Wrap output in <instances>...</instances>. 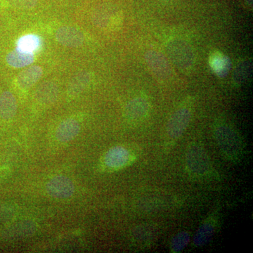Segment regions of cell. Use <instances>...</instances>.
Instances as JSON below:
<instances>
[{"label":"cell","instance_id":"1","mask_svg":"<svg viewBox=\"0 0 253 253\" xmlns=\"http://www.w3.org/2000/svg\"><path fill=\"white\" fill-rule=\"evenodd\" d=\"M213 136L224 158L232 163L241 161L244 154V141L234 126L224 121L213 126Z\"/></svg>","mask_w":253,"mask_h":253},{"label":"cell","instance_id":"2","mask_svg":"<svg viewBox=\"0 0 253 253\" xmlns=\"http://www.w3.org/2000/svg\"><path fill=\"white\" fill-rule=\"evenodd\" d=\"M186 169L190 177L196 180H206L216 176L207 152L199 143H191L186 150Z\"/></svg>","mask_w":253,"mask_h":253},{"label":"cell","instance_id":"3","mask_svg":"<svg viewBox=\"0 0 253 253\" xmlns=\"http://www.w3.org/2000/svg\"><path fill=\"white\" fill-rule=\"evenodd\" d=\"M192 116L189 103L181 105L173 112L166 126V144L172 146L187 129Z\"/></svg>","mask_w":253,"mask_h":253},{"label":"cell","instance_id":"4","mask_svg":"<svg viewBox=\"0 0 253 253\" xmlns=\"http://www.w3.org/2000/svg\"><path fill=\"white\" fill-rule=\"evenodd\" d=\"M139 156V149L126 146H116L105 154L103 164L110 170H118L129 166Z\"/></svg>","mask_w":253,"mask_h":253},{"label":"cell","instance_id":"5","mask_svg":"<svg viewBox=\"0 0 253 253\" xmlns=\"http://www.w3.org/2000/svg\"><path fill=\"white\" fill-rule=\"evenodd\" d=\"M167 51L169 59L179 69L189 71L194 68V51L185 41L175 40L169 42L167 45Z\"/></svg>","mask_w":253,"mask_h":253},{"label":"cell","instance_id":"6","mask_svg":"<svg viewBox=\"0 0 253 253\" xmlns=\"http://www.w3.org/2000/svg\"><path fill=\"white\" fill-rule=\"evenodd\" d=\"M145 61L156 78L166 80L172 75V67L164 54L156 50H149L145 54Z\"/></svg>","mask_w":253,"mask_h":253},{"label":"cell","instance_id":"7","mask_svg":"<svg viewBox=\"0 0 253 253\" xmlns=\"http://www.w3.org/2000/svg\"><path fill=\"white\" fill-rule=\"evenodd\" d=\"M46 189L51 197L59 200L72 197L76 191L73 181L65 175H57L51 178L46 184Z\"/></svg>","mask_w":253,"mask_h":253},{"label":"cell","instance_id":"8","mask_svg":"<svg viewBox=\"0 0 253 253\" xmlns=\"http://www.w3.org/2000/svg\"><path fill=\"white\" fill-rule=\"evenodd\" d=\"M55 38L63 46L71 48L79 47L84 42L83 32L73 26H64L58 28L55 32Z\"/></svg>","mask_w":253,"mask_h":253},{"label":"cell","instance_id":"9","mask_svg":"<svg viewBox=\"0 0 253 253\" xmlns=\"http://www.w3.org/2000/svg\"><path fill=\"white\" fill-rule=\"evenodd\" d=\"M149 110V101L146 98L139 96L128 102L125 109V116L130 122L138 123L148 116Z\"/></svg>","mask_w":253,"mask_h":253},{"label":"cell","instance_id":"10","mask_svg":"<svg viewBox=\"0 0 253 253\" xmlns=\"http://www.w3.org/2000/svg\"><path fill=\"white\" fill-rule=\"evenodd\" d=\"M218 222L219 221L216 214H212L206 218L194 236V245L196 247H201L209 242L217 231Z\"/></svg>","mask_w":253,"mask_h":253},{"label":"cell","instance_id":"11","mask_svg":"<svg viewBox=\"0 0 253 253\" xmlns=\"http://www.w3.org/2000/svg\"><path fill=\"white\" fill-rule=\"evenodd\" d=\"M81 129V124L77 120L68 118L60 123L56 129L55 136L59 142H69L79 134Z\"/></svg>","mask_w":253,"mask_h":253},{"label":"cell","instance_id":"12","mask_svg":"<svg viewBox=\"0 0 253 253\" xmlns=\"http://www.w3.org/2000/svg\"><path fill=\"white\" fill-rule=\"evenodd\" d=\"M43 76V69L40 66H32L21 71L16 78V84L22 90H28L38 83Z\"/></svg>","mask_w":253,"mask_h":253},{"label":"cell","instance_id":"13","mask_svg":"<svg viewBox=\"0 0 253 253\" xmlns=\"http://www.w3.org/2000/svg\"><path fill=\"white\" fill-rule=\"evenodd\" d=\"M18 104L14 94L4 91L0 95V117L4 121L12 120L17 113Z\"/></svg>","mask_w":253,"mask_h":253},{"label":"cell","instance_id":"14","mask_svg":"<svg viewBox=\"0 0 253 253\" xmlns=\"http://www.w3.org/2000/svg\"><path fill=\"white\" fill-rule=\"evenodd\" d=\"M59 92V86L54 83L47 82L43 83L38 88L35 94V97L40 104H51L57 99Z\"/></svg>","mask_w":253,"mask_h":253},{"label":"cell","instance_id":"15","mask_svg":"<svg viewBox=\"0 0 253 253\" xmlns=\"http://www.w3.org/2000/svg\"><path fill=\"white\" fill-rule=\"evenodd\" d=\"M6 61L11 67L22 68L31 66L35 61V56L32 53L24 52L16 49L6 55Z\"/></svg>","mask_w":253,"mask_h":253},{"label":"cell","instance_id":"16","mask_svg":"<svg viewBox=\"0 0 253 253\" xmlns=\"http://www.w3.org/2000/svg\"><path fill=\"white\" fill-rule=\"evenodd\" d=\"M211 66L217 75L218 77L223 78L226 77L231 69V63L230 59L225 55L220 52H214L211 56Z\"/></svg>","mask_w":253,"mask_h":253},{"label":"cell","instance_id":"17","mask_svg":"<svg viewBox=\"0 0 253 253\" xmlns=\"http://www.w3.org/2000/svg\"><path fill=\"white\" fill-rule=\"evenodd\" d=\"M91 78V75L87 72H81L75 76L68 86V95L74 97L81 94L90 83Z\"/></svg>","mask_w":253,"mask_h":253},{"label":"cell","instance_id":"18","mask_svg":"<svg viewBox=\"0 0 253 253\" xmlns=\"http://www.w3.org/2000/svg\"><path fill=\"white\" fill-rule=\"evenodd\" d=\"M251 60H244L236 65L233 73V81L236 84H242L251 78L253 71Z\"/></svg>","mask_w":253,"mask_h":253},{"label":"cell","instance_id":"19","mask_svg":"<svg viewBox=\"0 0 253 253\" xmlns=\"http://www.w3.org/2000/svg\"><path fill=\"white\" fill-rule=\"evenodd\" d=\"M41 45V40L39 36L35 34H28L21 37L16 43V49L27 53H33L39 49Z\"/></svg>","mask_w":253,"mask_h":253},{"label":"cell","instance_id":"20","mask_svg":"<svg viewBox=\"0 0 253 253\" xmlns=\"http://www.w3.org/2000/svg\"><path fill=\"white\" fill-rule=\"evenodd\" d=\"M190 241V235L186 231H181L174 236L170 244L171 252L180 253L183 251Z\"/></svg>","mask_w":253,"mask_h":253},{"label":"cell","instance_id":"21","mask_svg":"<svg viewBox=\"0 0 253 253\" xmlns=\"http://www.w3.org/2000/svg\"><path fill=\"white\" fill-rule=\"evenodd\" d=\"M152 233L153 231L151 228H149V226L142 225L136 228L135 230L134 231L133 235L136 239V241L142 243L143 245L149 244L153 236Z\"/></svg>","mask_w":253,"mask_h":253}]
</instances>
